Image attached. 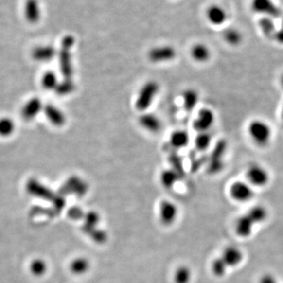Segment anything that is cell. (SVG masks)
<instances>
[{"mask_svg":"<svg viewBox=\"0 0 283 283\" xmlns=\"http://www.w3.org/2000/svg\"><path fill=\"white\" fill-rule=\"evenodd\" d=\"M279 84H280V86H281L282 89L283 90V72L280 76V78H279Z\"/></svg>","mask_w":283,"mask_h":283,"instance_id":"40","label":"cell"},{"mask_svg":"<svg viewBox=\"0 0 283 283\" xmlns=\"http://www.w3.org/2000/svg\"><path fill=\"white\" fill-rule=\"evenodd\" d=\"M226 150V142L224 140L219 142L215 144L213 151L210 155V164L208 167V171L211 174H216L222 170L224 163H223V156Z\"/></svg>","mask_w":283,"mask_h":283,"instance_id":"9","label":"cell"},{"mask_svg":"<svg viewBox=\"0 0 283 283\" xmlns=\"http://www.w3.org/2000/svg\"><path fill=\"white\" fill-rule=\"evenodd\" d=\"M220 257L228 267H236L240 265L243 260V253L238 247H228L225 248Z\"/></svg>","mask_w":283,"mask_h":283,"instance_id":"15","label":"cell"},{"mask_svg":"<svg viewBox=\"0 0 283 283\" xmlns=\"http://www.w3.org/2000/svg\"><path fill=\"white\" fill-rule=\"evenodd\" d=\"M199 101V94L197 90L193 88L185 90L183 94V108L187 112H192L197 106Z\"/></svg>","mask_w":283,"mask_h":283,"instance_id":"20","label":"cell"},{"mask_svg":"<svg viewBox=\"0 0 283 283\" xmlns=\"http://www.w3.org/2000/svg\"><path fill=\"white\" fill-rule=\"evenodd\" d=\"M90 266V262L88 259L85 257H76L70 264V269L74 275H81L89 271Z\"/></svg>","mask_w":283,"mask_h":283,"instance_id":"24","label":"cell"},{"mask_svg":"<svg viewBox=\"0 0 283 283\" xmlns=\"http://www.w3.org/2000/svg\"><path fill=\"white\" fill-rule=\"evenodd\" d=\"M75 88L76 86L72 80L64 79L63 81L58 83L55 91L59 96H66L71 94L75 90Z\"/></svg>","mask_w":283,"mask_h":283,"instance_id":"34","label":"cell"},{"mask_svg":"<svg viewBox=\"0 0 283 283\" xmlns=\"http://www.w3.org/2000/svg\"><path fill=\"white\" fill-rule=\"evenodd\" d=\"M191 55L197 62H206L211 58V51L204 43H196L191 50Z\"/></svg>","mask_w":283,"mask_h":283,"instance_id":"19","label":"cell"},{"mask_svg":"<svg viewBox=\"0 0 283 283\" xmlns=\"http://www.w3.org/2000/svg\"><path fill=\"white\" fill-rule=\"evenodd\" d=\"M90 237L92 238L93 240L98 242V243H103L106 242L107 238V234L105 231L102 230H95L90 234Z\"/></svg>","mask_w":283,"mask_h":283,"instance_id":"37","label":"cell"},{"mask_svg":"<svg viewBox=\"0 0 283 283\" xmlns=\"http://www.w3.org/2000/svg\"><path fill=\"white\" fill-rule=\"evenodd\" d=\"M192 279V271L187 266H180L175 271L173 280L175 283H190Z\"/></svg>","mask_w":283,"mask_h":283,"instance_id":"27","label":"cell"},{"mask_svg":"<svg viewBox=\"0 0 283 283\" xmlns=\"http://www.w3.org/2000/svg\"><path fill=\"white\" fill-rule=\"evenodd\" d=\"M281 29H283V20H282V27H281Z\"/></svg>","mask_w":283,"mask_h":283,"instance_id":"41","label":"cell"},{"mask_svg":"<svg viewBox=\"0 0 283 283\" xmlns=\"http://www.w3.org/2000/svg\"><path fill=\"white\" fill-rule=\"evenodd\" d=\"M24 13L29 22L35 23L39 21L41 16V10L38 0H27L24 6Z\"/></svg>","mask_w":283,"mask_h":283,"instance_id":"17","label":"cell"},{"mask_svg":"<svg viewBox=\"0 0 283 283\" xmlns=\"http://www.w3.org/2000/svg\"><path fill=\"white\" fill-rule=\"evenodd\" d=\"M259 26L261 28V31L267 37H274L275 32L277 29H275L274 19L268 18V17H264L259 21Z\"/></svg>","mask_w":283,"mask_h":283,"instance_id":"32","label":"cell"},{"mask_svg":"<svg viewBox=\"0 0 283 283\" xmlns=\"http://www.w3.org/2000/svg\"><path fill=\"white\" fill-rule=\"evenodd\" d=\"M247 182L255 187H265L271 180V175L267 168L260 163H252L248 165L246 171Z\"/></svg>","mask_w":283,"mask_h":283,"instance_id":"4","label":"cell"},{"mask_svg":"<svg viewBox=\"0 0 283 283\" xmlns=\"http://www.w3.org/2000/svg\"><path fill=\"white\" fill-rule=\"evenodd\" d=\"M247 215L250 217L254 224H260L266 220L267 216V212L265 207H263L261 205H257V206H253L248 211Z\"/></svg>","mask_w":283,"mask_h":283,"instance_id":"31","label":"cell"},{"mask_svg":"<svg viewBox=\"0 0 283 283\" xmlns=\"http://www.w3.org/2000/svg\"><path fill=\"white\" fill-rule=\"evenodd\" d=\"M215 116L213 111L209 108L200 109L194 121L193 127L198 132L209 131L215 123Z\"/></svg>","mask_w":283,"mask_h":283,"instance_id":"8","label":"cell"},{"mask_svg":"<svg viewBox=\"0 0 283 283\" xmlns=\"http://www.w3.org/2000/svg\"><path fill=\"white\" fill-rule=\"evenodd\" d=\"M43 112L47 120L55 127H62L66 123V117L58 107L53 104H47L43 106Z\"/></svg>","mask_w":283,"mask_h":283,"instance_id":"14","label":"cell"},{"mask_svg":"<svg viewBox=\"0 0 283 283\" xmlns=\"http://www.w3.org/2000/svg\"><path fill=\"white\" fill-rule=\"evenodd\" d=\"M58 83V76L53 71H47L42 76V86L46 90H55Z\"/></svg>","mask_w":283,"mask_h":283,"instance_id":"30","label":"cell"},{"mask_svg":"<svg viewBox=\"0 0 283 283\" xmlns=\"http://www.w3.org/2000/svg\"><path fill=\"white\" fill-rule=\"evenodd\" d=\"M139 123L142 128L150 133H158L162 128L161 121L154 113H142L139 118Z\"/></svg>","mask_w":283,"mask_h":283,"instance_id":"13","label":"cell"},{"mask_svg":"<svg viewBox=\"0 0 283 283\" xmlns=\"http://www.w3.org/2000/svg\"><path fill=\"white\" fill-rule=\"evenodd\" d=\"M75 43V39L71 35L64 37L61 43L59 52L58 53L59 58L60 72L64 79L72 80L73 76V66H72V49Z\"/></svg>","mask_w":283,"mask_h":283,"instance_id":"2","label":"cell"},{"mask_svg":"<svg viewBox=\"0 0 283 283\" xmlns=\"http://www.w3.org/2000/svg\"><path fill=\"white\" fill-rule=\"evenodd\" d=\"M211 134L209 131H204V132H199L197 137L195 139V147L199 151H205L210 147L212 142Z\"/></svg>","mask_w":283,"mask_h":283,"instance_id":"29","label":"cell"},{"mask_svg":"<svg viewBox=\"0 0 283 283\" xmlns=\"http://www.w3.org/2000/svg\"><path fill=\"white\" fill-rule=\"evenodd\" d=\"M15 121L7 117L0 118V136L9 137L14 134L15 131Z\"/></svg>","mask_w":283,"mask_h":283,"instance_id":"28","label":"cell"},{"mask_svg":"<svg viewBox=\"0 0 283 283\" xmlns=\"http://www.w3.org/2000/svg\"><path fill=\"white\" fill-rule=\"evenodd\" d=\"M206 18L214 26L224 25L228 20V14L220 5L212 4L208 7L205 12Z\"/></svg>","mask_w":283,"mask_h":283,"instance_id":"12","label":"cell"},{"mask_svg":"<svg viewBox=\"0 0 283 283\" xmlns=\"http://www.w3.org/2000/svg\"><path fill=\"white\" fill-rule=\"evenodd\" d=\"M85 224H84V230L88 234H91L95 229L96 226L100 220V215L95 211H90L84 215Z\"/></svg>","mask_w":283,"mask_h":283,"instance_id":"26","label":"cell"},{"mask_svg":"<svg viewBox=\"0 0 283 283\" xmlns=\"http://www.w3.org/2000/svg\"><path fill=\"white\" fill-rule=\"evenodd\" d=\"M178 216V208L173 201H161L159 206V218L162 224L165 226L174 224Z\"/></svg>","mask_w":283,"mask_h":283,"instance_id":"10","label":"cell"},{"mask_svg":"<svg viewBox=\"0 0 283 283\" xmlns=\"http://www.w3.org/2000/svg\"><path fill=\"white\" fill-rule=\"evenodd\" d=\"M190 141V136L187 131L184 130H177L173 131L171 134L170 142L171 146L174 147L175 149H182L186 147L188 145Z\"/></svg>","mask_w":283,"mask_h":283,"instance_id":"21","label":"cell"},{"mask_svg":"<svg viewBox=\"0 0 283 283\" xmlns=\"http://www.w3.org/2000/svg\"><path fill=\"white\" fill-rule=\"evenodd\" d=\"M251 6L254 12L271 18H279L282 15L281 10L272 0H252Z\"/></svg>","mask_w":283,"mask_h":283,"instance_id":"7","label":"cell"},{"mask_svg":"<svg viewBox=\"0 0 283 283\" xmlns=\"http://www.w3.org/2000/svg\"><path fill=\"white\" fill-rule=\"evenodd\" d=\"M223 38L226 43L233 47L240 45L243 40L242 33L235 28H228L223 33Z\"/></svg>","mask_w":283,"mask_h":283,"instance_id":"25","label":"cell"},{"mask_svg":"<svg viewBox=\"0 0 283 283\" xmlns=\"http://www.w3.org/2000/svg\"><path fill=\"white\" fill-rule=\"evenodd\" d=\"M253 227H254V223L251 220L250 217L246 214L241 216L236 222V233L240 237L247 238L252 234Z\"/></svg>","mask_w":283,"mask_h":283,"instance_id":"18","label":"cell"},{"mask_svg":"<svg viewBox=\"0 0 283 283\" xmlns=\"http://www.w3.org/2000/svg\"><path fill=\"white\" fill-rule=\"evenodd\" d=\"M280 123H281L282 127L283 128V106L282 107L281 112H280Z\"/></svg>","mask_w":283,"mask_h":283,"instance_id":"39","label":"cell"},{"mask_svg":"<svg viewBox=\"0 0 283 283\" xmlns=\"http://www.w3.org/2000/svg\"><path fill=\"white\" fill-rule=\"evenodd\" d=\"M29 271L35 277H41L47 271V263L42 259L33 260L29 265Z\"/></svg>","mask_w":283,"mask_h":283,"instance_id":"33","label":"cell"},{"mask_svg":"<svg viewBox=\"0 0 283 283\" xmlns=\"http://www.w3.org/2000/svg\"><path fill=\"white\" fill-rule=\"evenodd\" d=\"M229 194L237 202L246 203L254 197V188L247 181H235L230 185Z\"/></svg>","mask_w":283,"mask_h":283,"instance_id":"5","label":"cell"},{"mask_svg":"<svg viewBox=\"0 0 283 283\" xmlns=\"http://www.w3.org/2000/svg\"><path fill=\"white\" fill-rule=\"evenodd\" d=\"M43 103L40 99L34 97L29 99L21 109V117L26 121H33L39 115V113L43 109Z\"/></svg>","mask_w":283,"mask_h":283,"instance_id":"11","label":"cell"},{"mask_svg":"<svg viewBox=\"0 0 283 283\" xmlns=\"http://www.w3.org/2000/svg\"><path fill=\"white\" fill-rule=\"evenodd\" d=\"M57 54H58V52L56 51L55 48L52 45L39 46V47H35L32 53L33 59L39 62H47L52 61Z\"/></svg>","mask_w":283,"mask_h":283,"instance_id":"16","label":"cell"},{"mask_svg":"<svg viewBox=\"0 0 283 283\" xmlns=\"http://www.w3.org/2000/svg\"><path fill=\"white\" fill-rule=\"evenodd\" d=\"M278 43L283 44V29H279L276 30L275 35L273 37Z\"/></svg>","mask_w":283,"mask_h":283,"instance_id":"38","label":"cell"},{"mask_svg":"<svg viewBox=\"0 0 283 283\" xmlns=\"http://www.w3.org/2000/svg\"><path fill=\"white\" fill-rule=\"evenodd\" d=\"M180 178L179 175L173 168H168L160 173V183L165 189L173 188Z\"/></svg>","mask_w":283,"mask_h":283,"instance_id":"23","label":"cell"},{"mask_svg":"<svg viewBox=\"0 0 283 283\" xmlns=\"http://www.w3.org/2000/svg\"><path fill=\"white\" fill-rule=\"evenodd\" d=\"M247 132L251 141L258 147H267L272 140V127L267 121L261 118H255L249 121Z\"/></svg>","mask_w":283,"mask_h":283,"instance_id":"1","label":"cell"},{"mask_svg":"<svg viewBox=\"0 0 283 283\" xmlns=\"http://www.w3.org/2000/svg\"><path fill=\"white\" fill-rule=\"evenodd\" d=\"M27 189L29 191V193L35 195V196L37 197H43V198H52L53 197V195L52 191L44 187L41 183L33 179L29 181L27 185Z\"/></svg>","mask_w":283,"mask_h":283,"instance_id":"22","label":"cell"},{"mask_svg":"<svg viewBox=\"0 0 283 283\" xmlns=\"http://www.w3.org/2000/svg\"><path fill=\"white\" fill-rule=\"evenodd\" d=\"M160 86L155 80H150L142 86L136 97L135 106L137 110L145 112L152 105L154 99L158 96Z\"/></svg>","mask_w":283,"mask_h":283,"instance_id":"3","label":"cell"},{"mask_svg":"<svg viewBox=\"0 0 283 283\" xmlns=\"http://www.w3.org/2000/svg\"><path fill=\"white\" fill-rule=\"evenodd\" d=\"M169 160L173 164V168H173V170L176 171L179 175V177H183L184 169H183V162H182L180 157H178L177 154H174V155H172L170 157Z\"/></svg>","mask_w":283,"mask_h":283,"instance_id":"36","label":"cell"},{"mask_svg":"<svg viewBox=\"0 0 283 283\" xmlns=\"http://www.w3.org/2000/svg\"><path fill=\"white\" fill-rule=\"evenodd\" d=\"M147 56L148 59L153 63H163L175 59L177 51L171 45L157 46L149 51Z\"/></svg>","mask_w":283,"mask_h":283,"instance_id":"6","label":"cell"},{"mask_svg":"<svg viewBox=\"0 0 283 283\" xmlns=\"http://www.w3.org/2000/svg\"><path fill=\"white\" fill-rule=\"evenodd\" d=\"M212 271L214 275L217 277H222L223 275H225L228 266L226 265L224 261L221 257H218V258L214 260L212 264Z\"/></svg>","mask_w":283,"mask_h":283,"instance_id":"35","label":"cell"}]
</instances>
